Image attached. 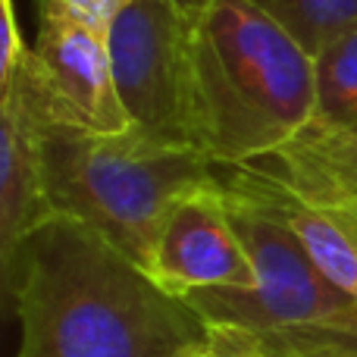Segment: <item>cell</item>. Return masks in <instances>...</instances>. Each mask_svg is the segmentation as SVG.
<instances>
[{
    "instance_id": "obj_1",
    "label": "cell",
    "mask_w": 357,
    "mask_h": 357,
    "mask_svg": "<svg viewBox=\"0 0 357 357\" xmlns=\"http://www.w3.org/2000/svg\"><path fill=\"white\" fill-rule=\"evenodd\" d=\"M16 357H182L207 323L142 264L73 216L31 229L0 270Z\"/></svg>"
},
{
    "instance_id": "obj_2",
    "label": "cell",
    "mask_w": 357,
    "mask_h": 357,
    "mask_svg": "<svg viewBox=\"0 0 357 357\" xmlns=\"http://www.w3.org/2000/svg\"><path fill=\"white\" fill-rule=\"evenodd\" d=\"M191 44L201 148L213 163L254 160L314 116V56L248 0H207Z\"/></svg>"
},
{
    "instance_id": "obj_3",
    "label": "cell",
    "mask_w": 357,
    "mask_h": 357,
    "mask_svg": "<svg viewBox=\"0 0 357 357\" xmlns=\"http://www.w3.org/2000/svg\"><path fill=\"white\" fill-rule=\"evenodd\" d=\"M41 157L54 213L91 226L142 266L176 204L213 185L207 154L154 142L138 129L98 135L41 126Z\"/></svg>"
},
{
    "instance_id": "obj_4",
    "label": "cell",
    "mask_w": 357,
    "mask_h": 357,
    "mask_svg": "<svg viewBox=\"0 0 357 357\" xmlns=\"http://www.w3.org/2000/svg\"><path fill=\"white\" fill-rule=\"evenodd\" d=\"M229 220L257 273L254 289H213L182 298L207 326L266 333H357V301L339 291L301 241L264 207L222 191Z\"/></svg>"
},
{
    "instance_id": "obj_5",
    "label": "cell",
    "mask_w": 357,
    "mask_h": 357,
    "mask_svg": "<svg viewBox=\"0 0 357 357\" xmlns=\"http://www.w3.org/2000/svg\"><path fill=\"white\" fill-rule=\"evenodd\" d=\"M191 38L195 13L178 0H132L107 29L113 79L132 129L204 154Z\"/></svg>"
},
{
    "instance_id": "obj_6",
    "label": "cell",
    "mask_w": 357,
    "mask_h": 357,
    "mask_svg": "<svg viewBox=\"0 0 357 357\" xmlns=\"http://www.w3.org/2000/svg\"><path fill=\"white\" fill-rule=\"evenodd\" d=\"M41 6L35 47L0 94L16 91L41 126H75L98 135L129 132V113L116 91L107 31Z\"/></svg>"
},
{
    "instance_id": "obj_7",
    "label": "cell",
    "mask_w": 357,
    "mask_h": 357,
    "mask_svg": "<svg viewBox=\"0 0 357 357\" xmlns=\"http://www.w3.org/2000/svg\"><path fill=\"white\" fill-rule=\"evenodd\" d=\"M144 270L176 298L213 289L241 291L257 285V273L229 220L216 182L176 204L151 248Z\"/></svg>"
},
{
    "instance_id": "obj_8",
    "label": "cell",
    "mask_w": 357,
    "mask_h": 357,
    "mask_svg": "<svg viewBox=\"0 0 357 357\" xmlns=\"http://www.w3.org/2000/svg\"><path fill=\"white\" fill-rule=\"evenodd\" d=\"M216 188L235 197L264 207L279 222L291 229L317 270L329 279L339 291L357 301V220L354 213L339 207L304 201V197L285 191L282 185L257 176L241 163H213Z\"/></svg>"
},
{
    "instance_id": "obj_9",
    "label": "cell",
    "mask_w": 357,
    "mask_h": 357,
    "mask_svg": "<svg viewBox=\"0 0 357 357\" xmlns=\"http://www.w3.org/2000/svg\"><path fill=\"white\" fill-rule=\"evenodd\" d=\"M54 207L41 157V119L16 91L0 94V270Z\"/></svg>"
},
{
    "instance_id": "obj_10",
    "label": "cell",
    "mask_w": 357,
    "mask_h": 357,
    "mask_svg": "<svg viewBox=\"0 0 357 357\" xmlns=\"http://www.w3.org/2000/svg\"><path fill=\"white\" fill-rule=\"evenodd\" d=\"M282 25L310 56L357 29V0H248Z\"/></svg>"
},
{
    "instance_id": "obj_11",
    "label": "cell",
    "mask_w": 357,
    "mask_h": 357,
    "mask_svg": "<svg viewBox=\"0 0 357 357\" xmlns=\"http://www.w3.org/2000/svg\"><path fill=\"white\" fill-rule=\"evenodd\" d=\"M314 116L357 135V29L314 56Z\"/></svg>"
},
{
    "instance_id": "obj_12",
    "label": "cell",
    "mask_w": 357,
    "mask_h": 357,
    "mask_svg": "<svg viewBox=\"0 0 357 357\" xmlns=\"http://www.w3.org/2000/svg\"><path fill=\"white\" fill-rule=\"evenodd\" d=\"M182 357H270L257 335L232 326H207V335Z\"/></svg>"
},
{
    "instance_id": "obj_13",
    "label": "cell",
    "mask_w": 357,
    "mask_h": 357,
    "mask_svg": "<svg viewBox=\"0 0 357 357\" xmlns=\"http://www.w3.org/2000/svg\"><path fill=\"white\" fill-rule=\"evenodd\" d=\"M25 54H29V47H25V38L16 22V6H13V0H0V88L16 75Z\"/></svg>"
},
{
    "instance_id": "obj_14",
    "label": "cell",
    "mask_w": 357,
    "mask_h": 357,
    "mask_svg": "<svg viewBox=\"0 0 357 357\" xmlns=\"http://www.w3.org/2000/svg\"><path fill=\"white\" fill-rule=\"evenodd\" d=\"M44 6H54V10L73 16L75 22H85L98 31H107L110 22L132 3V0H38Z\"/></svg>"
},
{
    "instance_id": "obj_15",
    "label": "cell",
    "mask_w": 357,
    "mask_h": 357,
    "mask_svg": "<svg viewBox=\"0 0 357 357\" xmlns=\"http://www.w3.org/2000/svg\"><path fill=\"white\" fill-rule=\"evenodd\" d=\"M317 357H357V333H266Z\"/></svg>"
},
{
    "instance_id": "obj_16",
    "label": "cell",
    "mask_w": 357,
    "mask_h": 357,
    "mask_svg": "<svg viewBox=\"0 0 357 357\" xmlns=\"http://www.w3.org/2000/svg\"><path fill=\"white\" fill-rule=\"evenodd\" d=\"M257 339H260V345L266 348V354H270V357H317V354H310V351H301V348L291 345V342L279 339V335H257Z\"/></svg>"
},
{
    "instance_id": "obj_17",
    "label": "cell",
    "mask_w": 357,
    "mask_h": 357,
    "mask_svg": "<svg viewBox=\"0 0 357 357\" xmlns=\"http://www.w3.org/2000/svg\"><path fill=\"white\" fill-rule=\"evenodd\" d=\"M178 3H182L188 13H197V10H204V6H207V0H178Z\"/></svg>"
},
{
    "instance_id": "obj_18",
    "label": "cell",
    "mask_w": 357,
    "mask_h": 357,
    "mask_svg": "<svg viewBox=\"0 0 357 357\" xmlns=\"http://www.w3.org/2000/svg\"><path fill=\"white\" fill-rule=\"evenodd\" d=\"M348 213H354V220H357V204H354V207H351V210H348Z\"/></svg>"
}]
</instances>
